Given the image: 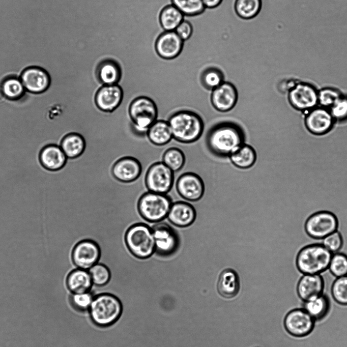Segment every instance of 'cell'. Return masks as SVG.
Returning a JSON list of instances; mask_svg holds the SVG:
<instances>
[{
  "instance_id": "45",
  "label": "cell",
  "mask_w": 347,
  "mask_h": 347,
  "mask_svg": "<svg viewBox=\"0 0 347 347\" xmlns=\"http://www.w3.org/2000/svg\"><path fill=\"white\" fill-rule=\"evenodd\" d=\"M297 82V81H296L295 80L291 79L281 81L279 85V89L282 91H287L288 92V91Z\"/></svg>"
},
{
  "instance_id": "12",
  "label": "cell",
  "mask_w": 347,
  "mask_h": 347,
  "mask_svg": "<svg viewBox=\"0 0 347 347\" xmlns=\"http://www.w3.org/2000/svg\"><path fill=\"white\" fill-rule=\"evenodd\" d=\"M315 320L302 308L291 310L285 316L284 326L286 331L295 337L307 336L314 328Z\"/></svg>"
},
{
  "instance_id": "34",
  "label": "cell",
  "mask_w": 347,
  "mask_h": 347,
  "mask_svg": "<svg viewBox=\"0 0 347 347\" xmlns=\"http://www.w3.org/2000/svg\"><path fill=\"white\" fill-rule=\"evenodd\" d=\"M185 156L178 147L168 148L163 154L162 162L174 172L180 171L185 163Z\"/></svg>"
},
{
  "instance_id": "10",
  "label": "cell",
  "mask_w": 347,
  "mask_h": 347,
  "mask_svg": "<svg viewBox=\"0 0 347 347\" xmlns=\"http://www.w3.org/2000/svg\"><path fill=\"white\" fill-rule=\"evenodd\" d=\"M287 93L290 104L298 110L307 112L319 104L318 91L310 83L297 82Z\"/></svg>"
},
{
  "instance_id": "33",
  "label": "cell",
  "mask_w": 347,
  "mask_h": 347,
  "mask_svg": "<svg viewBox=\"0 0 347 347\" xmlns=\"http://www.w3.org/2000/svg\"><path fill=\"white\" fill-rule=\"evenodd\" d=\"M262 0H236L234 9L241 18L251 19L256 17L261 10Z\"/></svg>"
},
{
  "instance_id": "44",
  "label": "cell",
  "mask_w": 347,
  "mask_h": 347,
  "mask_svg": "<svg viewBox=\"0 0 347 347\" xmlns=\"http://www.w3.org/2000/svg\"><path fill=\"white\" fill-rule=\"evenodd\" d=\"M193 26L188 20L184 19L175 30V32L183 41L188 40L192 35Z\"/></svg>"
},
{
  "instance_id": "17",
  "label": "cell",
  "mask_w": 347,
  "mask_h": 347,
  "mask_svg": "<svg viewBox=\"0 0 347 347\" xmlns=\"http://www.w3.org/2000/svg\"><path fill=\"white\" fill-rule=\"evenodd\" d=\"M19 78L25 90L33 94H40L46 91L51 81L48 72L36 66L25 69Z\"/></svg>"
},
{
  "instance_id": "43",
  "label": "cell",
  "mask_w": 347,
  "mask_h": 347,
  "mask_svg": "<svg viewBox=\"0 0 347 347\" xmlns=\"http://www.w3.org/2000/svg\"><path fill=\"white\" fill-rule=\"evenodd\" d=\"M342 243L341 236L337 231L322 239V244L332 253L338 251Z\"/></svg>"
},
{
  "instance_id": "14",
  "label": "cell",
  "mask_w": 347,
  "mask_h": 347,
  "mask_svg": "<svg viewBox=\"0 0 347 347\" xmlns=\"http://www.w3.org/2000/svg\"><path fill=\"white\" fill-rule=\"evenodd\" d=\"M335 120L329 109L316 106L306 112L304 124L307 130L312 134L322 135L332 128Z\"/></svg>"
},
{
  "instance_id": "26",
  "label": "cell",
  "mask_w": 347,
  "mask_h": 347,
  "mask_svg": "<svg viewBox=\"0 0 347 347\" xmlns=\"http://www.w3.org/2000/svg\"><path fill=\"white\" fill-rule=\"evenodd\" d=\"M96 74L103 85L118 84L122 76L121 64L112 59L100 61L96 67Z\"/></svg>"
},
{
  "instance_id": "7",
  "label": "cell",
  "mask_w": 347,
  "mask_h": 347,
  "mask_svg": "<svg viewBox=\"0 0 347 347\" xmlns=\"http://www.w3.org/2000/svg\"><path fill=\"white\" fill-rule=\"evenodd\" d=\"M129 115L136 130L147 132L150 127L158 119V109L150 98L140 96L135 98L129 106Z\"/></svg>"
},
{
  "instance_id": "15",
  "label": "cell",
  "mask_w": 347,
  "mask_h": 347,
  "mask_svg": "<svg viewBox=\"0 0 347 347\" xmlns=\"http://www.w3.org/2000/svg\"><path fill=\"white\" fill-rule=\"evenodd\" d=\"M176 190L181 197L187 201H194L200 199L204 192V184L201 177L195 172L182 174L176 184Z\"/></svg>"
},
{
  "instance_id": "18",
  "label": "cell",
  "mask_w": 347,
  "mask_h": 347,
  "mask_svg": "<svg viewBox=\"0 0 347 347\" xmlns=\"http://www.w3.org/2000/svg\"><path fill=\"white\" fill-rule=\"evenodd\" d=\"M184 41L175 31H165L156 39L155 47L158 55L164 60L177 57L182 52Z\"/></svg>"
},
{
  "instance_id": "5",
  "label": "cell",
  "mask_w": 347,
  "mask_h": 347,
  "mask_svg": "<svg viewBox=\"0 0 347 347\" xmlns=\"http://www.w3.org/2000/svg\"><path fill=\"white\" fill-rule=\"evenodd\" d=\"M332 255L322 244L307 246L298 254V269L303 274H320L328 269Z\"/></svg>"
},
{
  "instance_id": "28",
  "label": "cell",
  "mask_w": 347,
  "mask_h": 347,
  "mask_svg": "<svg viewBox=\"0 0 347 347\" xmlns=\"http://www.w3.org/2000/svg\"><path fill=\"white\" fill-rule=\"evenodd\" d=\"M149 140L157 146H163L173 139L171 131L167 121L157 120L149 128L147 132Z\"/></svg>"
},
{
  "instance_id": "24",
  "label": "cell",
  "mask_w": 347,
  "mask_h": 347,
  "mask_svg": "<svg viewBox=\"0 0 347 347\" xmlns=\"http://www.w3.org/2000/svg\"><path fill=\"white\" fill-rule=\"evenodd\" d=\"M67 157L60 146L49 144L44 147L39 154L40 162L46 169L55 171L62 169Z\"/></svg>"
},
{
  "instance_id": "16",
  "label": "cell",
  "mask_w": 347,
  "mask_h": 347,
  "mask_svg": "<svg viewBox=\"0 0 347 347\" xmlns=\"http://www.w3.org/2000/svg\"><path fill=\"white\" fill-rule=\"evenodd\" d=\"M238 99V93L235 86L232 83L225 81L212 90L210 98L213 107L221 112H227L233 109Z\"/></svg>"
},
{
  "instance_id": "13",
  "label": "cell",
  "mask_w": 347,
  "mask_h": 347,
  "mask_svg": "<svg viewBox=\"0 0 347 347\" xmlns=\"http://www.w3.org/2000/svg\"><path fill=\"white\" fill-rule=\"evenodd\" d=\"M337 221L332 213L321 211L312 215L305 223V229L309 236L322 239L336 231Z\"/></svg>"
},
{
  "instance_id": "29",
  "label": "cell",
  "mask_w": 347,
  "mask_h": 347,
  "mask_svg": "<svg viewBox=\"0 0 347 347\" xmlns=\"http://www.w3.org/2000/svg\"><path fill=\"white\" fill-rule=\"evenodd\" d=\"M229 158L232 163L236 167L241 169H247L254 165L257 155L255 149L252 146L244 143Z\"/></svg>"
},
{
  "instance_id": "25",
  "label": "cell",
  "mask_w": 347,
  "mask_h": 347,
  "mask_svg": "<svg viewBox=\"0 0 347 347\" xmlns=\"http://www.w3.org/2000/svg\"><path fill=\"white\" fill-rule=\"evenodd\" d=\"M302 308L315 321H320L327 315L330 308V299L325 283L323 293L303 301Z\"/></svg>"
},
{
  "instance_id": "23",
  "label": "cell",
  "mask_w": 347,
  "mask_h": 347,
  "mask_svg": "<svg viewBox=\"0 0 347 347\" xmlns=\"http://www.w3.org/2000/svg\"><path fill=\"white\" fill-rule=\"evenodd\" d=\"M324 290V281L321 274H303L299 280L297 294L305 301L322 294Z\"/></svg>"
},
{
  "instance_id": "30",
  "label": "cell",
  "mask_w": 347,
  "mask_h": 347,
  "mask_svg": "<svg viewBox=\"0 0 347 347\" xmlns=\"http://www.w3.org/2000/svg\"><path fill=\"white\" fill-rule=\"evenodd\" d=\"M85 140L79 134L71 133L62 139L60 147L67 158L72 159L79 156L85 149Z\"/></svg>"
},
{
  "instance_id": "36",
  "label": "cell",
  "mask_w": 347,
  "mask_h": 347,
  "mask_svg": "<svg viewBox=\"0 0 347 347\" xmlns=\"http://www.w3.org/2000/svg\"><path fill=\"white\" fill-rule=\"evenodd\" d=\"M171 2L184 16H197L206 9L202 0H171Z\"/></svg>"
},
{
  "instance_id": "40",
  "label": "cell",
  "mask_w": 347,
  "mask_h": 347,
  "mask_svg": "<svg viewBox=\"0 0 347 347\" xmlns=\"http://www.w3.org/2000/svg\"><path fill=\"white\" fill-rule=\"evenodd\" d=\"M341 94L334 88H324L318 91V103L320 106L329 109Z\"/></svg>"
},
{
  "instance_id": "22",
  "label": "cell",
  "mask_w": 347,
  "mask_h": 347,
  "mask_svg": "<svg viewBox=\"0 0 347 347\" xmlns=\"http://www.w3.org/2000/svg\"><path fill=\"white\" fill-rule=\"evenodd\" d=\"M217 289L218 293L226 299L236 297L240 289V280L237 271L233 268L223 269L219 274Z\"/></svg>"
},
{
  "instance_id": "27",
  "label": "cell",
  "mask_w": 347,
  "mask_h": 347,
  "mask_svg": "<svg viewBox=\"0 0 347 347\" xmlns=\"http://www.w3.org/2000/svg\"><path fill=\"white\" fill-rule=\"evenodd\" d=\"M66 284L72 294L90 292L93 284L89 270L77 268L68 275Z\"/></svg>"
},
{
  "instance_id": "35",
  "label": "cell",
  "mask_w": 347,
  "mask_h": 347,
  "mask_svg": "<svg viewBox=\"0 0 347 347\" xmlns=\"http://www.w3.org/2000/svg\"><path fill=\"white\" fill-rule=\"evenodd\" d=\"M223 72L215 67H209L204 70L200 76L201 85L207 90H213L224 80Z\"/></svg>"
},
{
  "instance_id": "1",
  "label": "cell",
  "mask_w": 347,
  "mask_h": 347,
  "mask_svg": "<svg viewBox=\"0 0 347 347\" xmlns=\"http://www.w3.org/2000/svg\"><path fill=\"white\" fill-rule=\"evenodd\" d=\"M245 141L243 129L232 121L214 124L209 129L205 139L209 151L218 158L229 157L245 143Z\"/></svg>"
},
{
  "instance_id": "9",
  "label": "cell",
  "mask_w": 347,
  "mask_h": 347,
  "mask_svg": "<svg viewBox=\"0 0 347 347\" xmlns=\"http://www.w3.org/2000/svg\"><path fill=\"white\" fill-rule=\"evenodd\" d=\"M175 181V172L163 162L151 165L144 177V183L149 191L166 194L171 189Z\"/></svg>"
},
{
  "instance_id": "19",
  "label": "cell",
  "mask_w": 347,
  "mask_h": 347,
  "mask_svg": "<svg viewBox=\"0 0 347 347\" xmlns=\"http://www.w3.org/2000/svg\"><path fill=\"white\" fill-rule=\"evenodd\" d=\"M142 167L136 159L126 157L118 160L113 165L111 173L118 182L130 183L136 181L142 173Z\"/></svg>"
},
{
  "instance_id": "32",
  "label": "cell",
  "mask_w": 347,
  "mask_h": 347,
  "mask_svg": "<svg viewBox=\"0 0 347 347\" xmlns=\"http://www.w3.org/2000/svg\"><path fill=\"white\" fill-rule=\"evenodd\" d=\"M0 87L4 96L11 100L21 98L26 91L20 78L16 76L5 78L1 81Z\"/></svg>"
},
{
  "instance_id": "6",
  "label": "cell",
  "mask_w": 347,
  "mask_h": 347,
  "mask_svg": "<svg viewBox=\"0 0 347 347\" xmlns=\"http://www.w3.org/2000/svg\"><path fill=\"white\" fill-rule=\"evenodd\" d=\"M172 204L171 198L166 194L148 191L139 198L137 210L144 220L158 223L167 217Z\"/></svg>"
},
{
  "instance_id": "4",
  "label": "cell",
  "mask_w": 347,
  "mask_h": 347,
  "mask_svg": "<svg viewBox=\"0 0 347 347\" xmlns=\"http://www.w3.org/2000/svg\"><path fill=\"white\" fill-rule=\"evenodd\" d=\"M120 300L114 295L102 294L94 297L89 309L90 317L96 325L106 327L115 323L122 312Z\"/></svg>"
},
{
  "instance_id": "21",
  "label": "cell",
  "mask_w": 347,
  "mask_h": 347,
  "mask_svg": "<svg viewBox=\"0 0 347 347\" xmlns=\"http://www.w3.org/2000/svg\"><path fill=\"white\" fill-rule=\"evenodd\" d=\"M195 217V210L191 204L187 201H177L172 204L167 218L174 226L183 227L190 225Z\"/></svg>"
},
{
  "instance_id": "3",
  "label": "cell",
  "mask_w": 347,
  "mask_h": 347,
  "mask_svg": "<svg viewBox=\"0 0 347 347\" xmlns=\"http://www.w3.org/2000/svg\"><path fill=\"white\" fill-rule=\"evenodd\" d=\"M124 239L127 249L137 258L146 259L155 252L152 229L145 223L130 226L125 233Z\"/></svg>"
},
{
  "instance_id": "42",
  "label": "cell",
  "mask_w": 347,
  "mask_h": 347,
  "mask_svg": "<svg viewBox=\"0 0 347 347\" xmlns=\"http://www.w3.org/2000/svg\"><path fill=\"white\" fill-rule=\"evenodd\" d=\"M335 121L347 120V95L341 94L329 109Z\"/></svg>"
},
{
  "instance_id": "2",
  "label": "cell",
  "mask_w": 347,
  "mask_h": 347,
  "mask_svg": "<svg viewBox=\"0 0 347 347\" xmlns=\"http://www.w3.org/2000/svg\"><path fill=\"white\" fill-rule=\"evenodd\" d=\"M173 138L178 142L190 143L202 135L204 123L196 112L187 109H179L173 113L167 121Z\"/></svg>"
},
{
  "instance_id": "46",
  "label": "cell",
  "mask_w": 347,
  "mask_h": 347,
  "mask_svg": "<svg viewBox=\"0 0 347 347\" xmlns=\"http://www.w3.org/2000/svg\"><path fill=\"white\" fill-rule=\"evenodd\" d=\"M206 8L214 9L219 6L223 0H202Z\"/></svg>"
},
{
  "instance_id": "8",
  "label": "cell",
  "mask_w": 347,
  "mask_h": 347,
  "mask_svg": "<svg viewBox=\"0 0 347 347\" xmlns=\"http://www.w3.org/2000/svg\"><path fill=\"white\" fill-rule=\"evenodd\" d=\"M155 240V253L161 257L173 256L180 245L177 230L165 222H158L152 227Z\"/></svg>"
},
{
  "instance_id": "38",
  "label": "cell",
  "mask_w": 347,
  "mask_h": 347,
  "mask_svg": "<svg viewBox=\"0 0 347 347\" xmlns=\"http://www.w3.org/2000/svg\"><path fill=\"white\" fill-rule=\"evenodd\" d=\"M93 284L102 286L109 281L111 273L109 268L104 264L97 263L89 270Z\"/></svg>"
},
{
  "instance_id": "37",
  "label": "cell",
  "mask_w": 347,
  "mask_h": 347,
  "mask_svg": "<svg viewBox=\"0 0 347 347\" xmlns=\"http://www.w3.org/2000/svg\"><path fill=\"white\" fill-rule=\"evenodd\" d=\"M330 294L336 303L347 305V275L335 279L330 288Z\"/></svg>"
},
{
  "instance_id": "20",
  "label": "cell",
  "mask_w": 347,
  "mask_h": 347,
  "mask_svg": "<svg viewBox=\"0 0 347 347\" xmlns=\"http://www.w3.org/2000/svg\"><path fill=\"white\" fill-rule=\"evenodd\" d=\"M123 96V90L119 84L103 85L96 94L95 102L100 110L112 112L120 105Z\"/></svg>"
},
{
  "instance_id": "31",
  "label": "cell",
  "mask_w": 347,
  "mask_h": 347,
  "mask_svg": "<svg viewBox=\"0 0 347 347\" xmlns=\"http://www.w3.org/2000/svg\"><path fill=\"white\" fill-rule=\"evenodd\" d=\"M184 19V15L173 5L164 7L159 15V22L165 31H175Z\"/></svg>"
},
{
  "instance_id": "11",
  "label": "cell",
  "mask_w": 347,
  "mask_h": 347,
  "mask_svg": "<svg viewBox=\"0 0 347 347\" xmlns=\"http://www.w3.org/2000/svg\"><path fill=\"white\" fill-rule=\"evenodd\" d=\"M71 257L73 264L77 268L89 270L99 261L101 249L95 241L83 240L74 246Z\"/></svg>"
},
{
  "instance_id": "41",
  "label": "cell",
  "mask_w": 347,
  "mask_h": 347,
  "mask_svg": "<svg viewBox=\"0 0 347 347\" xmlns=\"http://www.w3.org/2000/svg\"><path fill=\"white\" fill-rule=\"evenodd\" d=\"M94 297L90 292L78 294H72L70 302L72 306L77 310L85 311L89 309Z\"/></svg>"
},
{
  "instance_id": "39",
  "label": "cell",
  "mask_w": 347,
  "mask_h": 347,
  "mask_svg": "<svg viewBox=\"0 0 347 347\" xmlns=\"http://www.w3.org/2000/svg\"><path fill=\"white\" fill-rule=\"evenodd\" d=\"M328 269L336 278L346 275L347 256L338 252L333 253Z\"/></svg>"
}]
</instances>
